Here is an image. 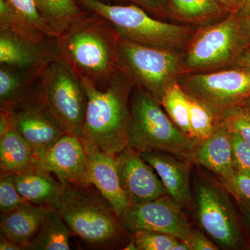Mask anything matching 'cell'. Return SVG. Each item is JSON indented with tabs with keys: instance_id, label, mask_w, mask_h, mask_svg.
I'll return each mask as SVG.
<instances>
[{
	"instance_id": "6da1fadb",
	"label": "cell",
	"mask_w": 250,
	"mask_h": 250,
	"mask_svg": "<svg viewBox=\"0 0 250 250\" xmlns=\"http://www.w3.org/2000/svg\"><path fill=\"white\" fill-rule=\"evenodd\" d=\"M120 37L109 21L90 12L57 37L61 58L81 80L97 88L119 70Z\"/></svg>"
},
{
	"instance_id": "7a4b0ae2",
	"label": "cell",
	"mask_w": 250,
	"mask_h": 250,
	"mask_svg": "<svg viewBox=\"0 0 250 250\" xmlns=\"http://www.w3.org/2000/svg\"><path fill=\"white\" fill-rule=\"evenodd\" d=\"M82 81L88 98L82 138L116 155L129 147V100L134 82L120 70L103 88Z\"/></svg>"
},
{
	"instance_id": "3957f363",
	"label": "cell",
	"mask_w": 250,
	"mask_h": 250,
	"mask_svg": "<svg viewBox=\"0 0 250 250\" xmlns=\"http://www.w3.org/2000/svg\"><path fill=\"white\" fill-rule=\"evenodd\" d=\"M54 208L72 235L95 249L113 248L125 231L120 215L92 184L65 185Z\"/></svg>"
},
{
	"instance_id": "277c9868",
	"label": "cell",
	"mask_w": 250,
	"mask_h": 250,
	"mask_svg": "<svg viewBox=\"0 0 250 250\" xmlns=\"http://www.w3.org/2000/svg\"><path fill=\"white\" fill-rule=\"evenodd\" d=\"M161 106L154 95L134 85L129 100V147L140 153L164 151L190 160L196 141L178 129Z\"/></svg>"
},
{
	"instance_id": "5b68a950",
	"label": "cell",
	"mask_w": 250,
	"mask_h": 250,
	"mask_svg": "<svg viewBox=\"0 0 250 250\" xmlns=\"http://www.w3.org/2000/svg\"><path fill=\"white\" fill-rule=\"evenodd\" d=\"M85 10L103 16L121 39L141 45L176 51L188 44L192 31L154 19L137 6L111 4L100 0H76Z\"/></svg>"
},
{
	"instance_id": "8992f818",
	"label": "cell",
	"mask_w": 250,
	"mask_h": 250,
	"mask_svg": "<svg viewBox=\"0 0 250 250\" xmlns=\"http://www.w3.org/2000/svg\"><path fill=\"white\" fill-rule=\"evenodd\" d=\"M38 87L47 109L64 131L82 138L88 98L80 77L59 59L44 67Z\"/></svg>"
},
{
	"instance_id": "52a82bcc",
	"label": "cell",
	"mask_w": 250,
	"mask_h": 250,
	"mask_svg": "<svg viewBox=\"0 0 250 250\" xmlns=\"http://www.w3.org/2000/svg\"><path fill=\"white\" fill-rule=\"evenodd\" d=\"M182 69L201 72L232 63L250 45L238 14H229L223 21L199 31L188 44Z\"/></svg>"
},
{
	"instance_id": "ba28073f",
	"label": "cell",
	"mask_w": 250,
	"mask_h": 250,
	"mask_svg": "<svg viewBox=\"0 0 250 250\" xmlns=\"http://www.w3.org/2000/svg\"><path fill=\"white\" fill-rule=\"evenodd\" d=\"M119 70L154 95L159 102L176 77L183 71L176 51L120 39Z\"/></svg>"
},
{
	"instance_id": "9c48e42d",
	"label": "cell",
	"mask_w": 250,
	"mask_h": 250,
	"mask_svg": "<svg viewBox=\"0 0 250 250\" xmlns=\"http://www.w3.org/2000/svg\"><path fill=\"white\" fill-rule=\"evenodd\" d=\"M229 192L225 187L208 179L197 180L194 192L197 222L219 248L238 250L245 244L238 215Z\"/></svg>"
},
{
	"instance_id": "30bf717a",
	"label": "cell",
	"mask_w": 250,
	"mask_h": 250,
	"mask_svg": "<svg viewBox=\"0 0 250 250\" xmlns=\"http://www.w3.org/2000/svg\"><path fill=\"white\" fill-rule=\"evenodd\" d=\"M188 95L205 103L215 117L250 98V72L241 67L191 72L179 83Z\"/></svg>"
},
{
	"instance_id": "8fae6325",
	"label": "cell",
	"mask_w": 250,
	"mask_h": 250,
	"mask_svg": "<svg viewBox=\"0 0 250 250\" xmlns=\"http://www.w3.org/2000/svg\"><path fill=\"white\" fill-rule=\"evenodd\" d=\"M1 110L7 113L11 126L29 143L34 152L48 147L66 133L42 101L38 80L22 98Z\"/></svg>"
},
{
	"instance_id": "7c38bea8",
	"label": "cell",
	"mask_w": 250,
	"mask_h": 250,
	"mask_svg": "<svg viewBox=\"0 0 250 250\" xmlns=\"http://www.w3.org/2000/svg\"><path fill=\"white\" fill-rule=\"evenodd\" d=\"M183 208L166 195L141 205L129 206L120 218L125 231L131 234L139 231H157L188 243L193 229Z\"/></svg>"
},
{
	"instance_id": "4fadbf2b",
	"label": "cell",
	"mask_w": 250,
	"mask_h": 250,
	"mask_svg": "<svg viewBox=\"0 0 250 250\" xmlns=\"http://www.w3.org/2000/svg\"><path fill=\"white\" fill-rule=\"evenodd\" d=\"M34 166L53 174L67 186L90 185L82 139L65 133L48 147L34 151Z\"/></svg>"
},
{
	"instance_id": "5bb4252c",
	"label": "cell",
	"mask_w": 250,
	"mask_h": 250,
	"mask_svg": "<svg viewBox=\"0 0 250 250\" xmlns=\"http://www.w3.org/2000/svg\"><path fill=\"white\" fill-rule=\"evenodd\" d=\"M116 158L120 182L130 205H141L168 195L156 171L141 153L127 147Z\"/></svg>"
},
{
	"instance_id": "9a60e30c",
	"label": "cell",
	"mask_w": 250,
	"mask_h": 250,
	"mask_svg": "<svg viewBox=\"0 0 250 250\" xmlns=\"http://www.w3.org/2000/svg\"><path fill=\"white\" fill-rule=\"evenodd\" d=\"M81 139L86 154L88 182L121 215L130 204L120 182L116 155L104 152L88 140Z\"/></svg>"
},
{
	"instance_id": "2e32d148",
	"label": "cell",
	"mask_w": 250,
	"mask_h": 250,
	"mask_svg": "<svg viewBox=\"0 0 250 250\" xmlns=\"http://www.w3.org/2000/svg\"><path fill=\"white\" fill-rule=\"evenodd\" d=\"M61 58L57 37L44 42L0 31V63L21 68L41 69Z\"/></svg>"
},
{
	"instance_id": "e0dca14e",
	"label": "cell",
	"mask_w": 250,
	"mask_h": 250,
	"mask_svg": "<svg viewBox=\"0 0 250 250\" xmlns=\"http://www.w3.org/2000/svg\"><path fill=\"white\" fill-rule=\"evenodd\" d=\"M141 154L156 171L168 195L183 208H190L193 203L190 188L192 161L164 151H147Z\"/></svg>"
},
{
	"instance_id": "ac0fdd59",
	"label": "cell",
	"mask_w": 250,
	"mask_h": 250,
	"mask_svg": "<svg viewBox=\"0 0 250 250\" xmlns=\"http://www.w3.org/2000/svg\"><path fill=\"white\" fill-rule=\"evenodd\" d=\"M190 160L211 171L219 178L231 174L235 170L231 131L223 123L217 121L214 132L209 138L196 141Z\"/></svg>"
},
{
	"instance_id": "d6986e66",
	"label": "cell",
	"mask_w": 250,
	"mask_h": 250,
	"mask_svg": "<svg viewBox=\"0 0 250 250\" xmlns=\"http://www.w3.org/2000/svg\"><path fill=\"white\" fill-rule=\"evenodd\" d=\"M49 208L26 202L14 210L1 213V235L25 249L40 229Z\"/></svg>"
},
{
	"instance_id": "ffe728a7",
	"label": "cell",
	"mask_w": 250,
	"mask_h": 250,
	"mask_svg": "<svg viewBox=\"0 0 250 250\" xmlns=\"http://www.w3.org/2000/svg\"><path fill=\"white\" fill-rule=\"evenodd\" d=\"M53 174L35 166L14 174L18 192L27 202L36 205L54 207L60 200L65 185Z\"/></svg>"
},
{
	"instance_id": "44dd1931",
	"label": "cell",
	"mask_w": 250,
	"mask_h": 250,
	"mask_svg": "<svg viewBox=\"0 0 250 250\" xmlns=\"http://www.w3.org/2000/svg\"><path fill=\"white\" fill-rule=\"evenodd\" d=\"M34 166L32 147L16 130L10 126L0 135L1 173H21Z\"/></svg>"
},
{
	"instance_id": "7402d4cb",
	"label": "cell",
	"mask_w": 250,
	"mask_h": 250,
	"mask_svg": "<svg viewBox=\"0 0 250 250\" xmlns=\"http://www.w3.org/2000/svg\"><path fill=\"white\" fill-rule=\"evenodd\" d=\"M41 17L55 37L90 14L76 0H35Z\"/></svg>"
},
{
	"instance_id": "603a6c76",
	"label": "cell",
	"mask_w": 250,
	"mask_h": 250,
	"mask_svg": "<svg viewBox=\"0 0 250 250\" xmlns=\"http://www.w3.org/2000/svg\"><path fill=\"white\" fill-rule=\"evenodd\" d=\"M72 233L58 210L50 207L42 226L26 250H69Z\"/></svg>"
},
{
	"instance_id": "cb8c5ba5",
	"label": "cell",
	"mask_w": 250,
	"mask_h": 250,
	"mask_svg": "<svg viewBox=\"0 0 250 250\" xmlns=\"http://www.w3.org/2000/svg\"><path fill=\"white\" fill-rule=\"evenodd\" d=\"M43 68L24 69L0 63V106H8L22 98Z\"/></svg>"
},
{
	"instance_id": "d4e9b609",
	"label": "cell",
	"mask_w": 250,
	"mask_h": 250,
	"mask_svg": "<svg viewBox=\"0 0 250 250\" xmlns=\"http://www.w3.org/2000/svg\"><path fill=\"white\" fill-rule=\"evenodd\" d=\"M160 103L174 124L192 139L189 123L190 103L188 95L178 82H174L167 88Z\"/></svg>"
},
{
	"instance_id": "484cf974",
	"label": "cell",
	"mask_w": 250,
	"mask_h": 250,
	"mask_svg": "<svg viewBox=\"0 0 250 250\" xmlns=\"http://www.w3.org/2000/svg\"><path fill=\"white\" fill-rule=\"evenodd\" d=\"M174 16L187 22H201L221 16L224 12L215 0H168Z\"/></svg>"
},
{
	"instance_id": "4316f807",
	"label": "cell",
	"mask_w": 250,
	"mask_h": 250,
	"mask_svg": "<svg viewBox=\"0 0 250 250\" xmlns=\"http://www.w3.org/2000/svg\"><path fill=\"white\" fill-rule=\"evenodd\" d=\"M190 103L189 123L192 139L197 142L205 141L214 132L217 124L216 117L205 103L188 95Z\"/></svg>"
},
{
	"instance_id": "83f0119b",
	"label": "cell",
	"mask_w": 250,
	"mask_h": 250,
	"mask_svg": "<svg viewBox=\"0 0 250 250\" xmlns=\"http://www.w3.org/2000/svg\"><path fill=\"white\" fill-rule=\"evenodd\" d=\"M0 31H8L19 37L36 42H44L54 38L46 35L28 24L15 14L4 0H0Z\"/></svg>"
},
{
	"instance_id": "f1b7e54d",
	"label": "cell",
	"mask_w": 250,
	"mask_h": 250,
	"mask_svg": "<svg viewBox=\"0 0 250 250\" xmlns=\"http://www.w3.org/2000/svg\"><path fill=\"white\" fill-rule=\"evenodd\" d=\"M230 131L250 143V110L239 104L225 110L217 116Z\"/></svg>"
},
{
	"instance_id": "f546056e",
	"label": "cell",
	"mask_w": 250,
	"mask_h": 250,
	"mask_svg": "<svg viewBox=\"0 0 250 250\" xmlns=\"http://www.w3.org/2000/svg\"><path fill=\"white\" fill-rule=\"evenodd\" d=\"M15 14L46 35L55 37L41 17L35 0H4Z\"/></svg>"
},
{
	"instance_id": "4dcf8cb0",
	"label": "cell",
	"mask_w": 250,
	"mask_h": 250,
	"mask_svg": "<svg viewBox=\"0 0 250 250\" xmlns=\"http://www.w3.org/2000/svg\"><path fill=\"white\" fill-rule=\"evenodd\" d=\"M138 250H174L179 239L157 231H139L132 234Z\"/></svg>"
},
{
	"instance_id": "1f68e13d",
	"label": "cell",
	"mask_w": 250,
	"mask_h": 250,
	"mask_svg": "<svg viewBox=\"0 0 250 250\" xmlns=\"http://www.w3.org/2000/svg\"><path fill=\"white\" fill-rule=\"evenodd\" d=\"M27 202L18 192L14 174L1 173L0 178V211L1 213L15 209Z\"/></svg>"
},
{
	"instance_id": "d6a6232c",
	"label": "cell",
	"mask_w": 250,
	"mask_h": 250,
	"mask_svg": "<svg viewBox=\"0 0 250 250\" xmlns=\"http://www.w3.org/2000/svg\"><path fill=\"white\" fill-rule=\"evenodd\" d=\"M222 185L235 197L237 202L250 204V177L233 171L220 178Z\"/></svg>"
},
{
	"instance_id": "836d02e7",
	"label": "cell",
	"mask_w": 250,
	"mask_h": 250,
	"mask_svg": "<svg viewBox=\"0 0 250 250\" xmlns=\"http://www.w3.org/2000/svg\"><path fill=\"white\" fill-rule=\"evenodd\" d=\"M230 131V130H229ZM231 131L233 168L238 173L250 177V143Z\"/></svg>"
},
{
	"instance_id": "e575fe53",
	"label": "cell",
	"mask_w": 250,
	"mask_h": 250,
	"mask_svg": "<svg viewBox=\"0 0 250 250\" xmlns=\"http://www.w3.org/2000/svg\"><path fill=\"white\" fill-rule=\"evenodd\" d=\"M188 244L190 250H218L219 247L201 231L194 230Z\"/></svg>"
},
{
	"instance_id": "d590c367",
	"label": "cell",
	"mask_w": 250,
	"mask_h": 250,
	"mask_svg": "<svg viewBox=\"0 0 250 250\" xmlns=\"http://www.w3.org/2000/svg\"><path fill=\"white\" fill-rule=\"evenodd\" d=\"M135 4L156 14H161L168 6V0H130Z\"/></svg>"
},
{
	"instance_id": "8d00e7d4",
	"label": "cell",
	"mask_w": 250,
	"mask_h": 250,
	"mask_svg": "<svg viewBox=\"0 0 250 250\" xmlns=\"http://www.w3.org/2000/svg\"><path fill=\"white\" fill-rule=\"evenodd\" d=\"M224 12L238 14L249 2L250 0H215Z\"/></svg>"
},
{
	"instance_id": "74e56055",
	"label": "cell",
	"mask_w": 250,
	"mask_h": 250,
	"mask_svg": "<svg viewBox=\"0 0 250 250\" xmlns=\"http://www.w3.org/2000/svg\"><path fill=\"white\" fill-rule=\"evenodd\" d=\"M238 14L241 20L243 32L248 41V43L250 45V1Z\"/></svg>"
},
{
	"instance_id": "f35d334b",
	"label": "cell",
	"mask_w": 250,
	"mask_h": 250,
	"mask_svg": "<svg viewBox=\"0 0 250 250\" xmlns=\"http://www.w3.org/2000/svg\"><path fill=\"white\" fill-rule=\"evenodd\" d=\"M232 63L234 67H241L250 72V48L244 49Z\"/></svg>"
},
{
	"instance_id": "ab89813d",
	"label": "cell",
	"mask_w": 250,
	"mask_h": 250,
	"mask_svg": "<svg viewBox=\"0 0 250 250\" xmlns=\"http://www.w3.org/2000/svg\"><path fill=\"white\" fill-rule=\"evenodd\" d=\"M241 209L242 216H243V223L246 225L248 232L250 236V204L243 203L237 202Z\"/></svg>"
},
{
	"instance_id": "60d3db41",
	"label": "cell",
	"mask_w": 250,
	"mask_h": 250,
	"mask_svg": "<svg viewBox=\"0 0 250 250\" xmlns=\"http://www.w3.org/2000/svg\"><path fill=\"white\" fill-rule=\"evenodd\" d=\"M0 250H22V247L14 243V242L10 241L8 238H5L1 235L0 238Z\"/></svg>"
},
{
	"instance_id": "b9f144b4",
	"label": "cell",
	"mask_w": 250,
	"mask_h": 250,
	"mask_svg": "<svg viewBox=\"0 0 250 250\" xmlns=\"http://www.w3.org/2000/svg\"><path fill=\"white\" fill-rule=\"evenodd\" d=\"M124 250H138L137 246H136V243H135L134 238H131V241L128 243L127 246L125 247Z\"/></svg>"
},
{
	"instance_id": "7bdbcfd3",
	"label": "cell",
	"mask_w": 250,
	"mask_h": 250,
	"mask_svg": "<svg viewBox=\"0 0 250 250\" xmlns=\"http://www.w3.org/2000/svg\"><path fill=\"white\" fill-rule=\"evenodd\" d=\"M241 104L246 106V108H248V109L250 110V98L247 99L246 100H245V101L243 102Z\"/></svg>"
},
{
	"instance_id": "ee69618b",
	"label": "cell",
	"mask_w": 250,
	"mask_h": 250,
	"mask_svg": "<svg viewBox=\"0 0 250 250\" xmlns=\"http://www.w3.org/2000/svg\"><path fill=\"white\" fill-rule=\"evenodd\" d=\"M100 1H104V2L109 3V1H108V0H100Z\"/></svg>"
},
{
	"instance_id": "f6af8a7d",
	"label": "cell",
	"mask_w": 250,
	"mask_h": 250,
	"mask_svg": "<svg viewBox=\"0 0 250 250\" xmlns=\"http://www.w3.org/2000/svg\"></svg>"
}]
</instances>
